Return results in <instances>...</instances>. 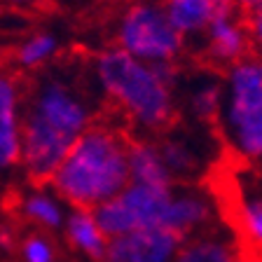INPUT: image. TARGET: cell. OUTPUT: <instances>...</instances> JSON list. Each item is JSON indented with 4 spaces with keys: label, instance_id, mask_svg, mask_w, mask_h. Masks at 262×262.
<instances>
[{
    "label": "cell",
    "instance_id": "5",
    "mask_svg": "<svg viewBox=\"0 0 262 262\" xmlns=\"http://www.w3.org/2000/svg\"><path fill=\"white\" fill-rule=\"evenodd\" d=\"M120 49L145 63L173 61L183 49V35L169 24L162 7L134 5L120 21Z\"/></svg>",
    "mask_w": 262,
    "mask_h": 262
},
{
    "label": "cell",
    "instance_id": "11",
    "mask_svg": "<svg viewBox=\"0 0 262 262\" xmlns=\"http://www.w3.org/2000/svg\"><path fill=\"white\" fill-rule=\"evenodd\" d=\"M129 183L138 185H152V187H173L166 164L159 155L157 143L152 141H129Z\"/></svg>",
    "mask_w": 262,
    "mask_h": 262
},
{
    "label": "cell",
    "instance_id": "17",
    "mask_svg": "<svg viewBox=\"0 0 262 262\" xmlns=\"http://www.w3.org/2000/svg\"><path fill=\"white\" fill-rule=\"evenodd\" d=\"M236 220L241 232L253 246L262 248V194L260 192H246L236 204Z\"/></svg>",
    "mask_w": 262,
    "mask_h": 262
},
{
    "label": "cell",
    "instance_id": "2",
    "mask_svg": "<svg viewBox=\"0 0 262 262\" xmlns=\"http://www.w3.org/2000/svg\"><path fill=\"white\" fill-rule=\"evenodd\" d=\"M129 141L108 124L94 122L66 152L49 187L73 208H94L129 185Z\"/></svg>",
    "mask_w": 262,
    "mask_h": 262
},
{
    "label": "cell",
    "instance_id": "13",
    "mask_svg": "<svg viewBox=\"0 0 262 262\" xmlns=\"http://www.w3.org/2000/svg\"><path fill=\"white\" fill-rule=\"evenodd\" d=\"M229 150L248 164L262 166V110L223 126Z\"/></svg>",
    "mask_w": 262,
    "mask_h": 262
},
{
    "label": "cell",
    "instance_id": "23",
    "mask_svg": "<svg viewBox=\"0 0 262 262\" xmlns=\"http://www.w3.org/2000/svg\"><path fill=\"white\" fill-rule=\"evenodd\" d=\"M234 5H239L244 12H251L255 7H262V0H232Z\"/></svg>",
    "mask_w": 262,
    "mask_h": 262
},
{
    "label": "cell",
    "instance_id": "14",
    "mask_svg": "<svg viewBox=\"0 0 262 262\" xmlns=\"http://www.w3.org/2000/svg\"><path fill=\"white\" fill-rule=\"evenodd\" d=\"M21 215L28 223L38 225L40 229L54 232V229H63V220H66V208L63 202L54 192L47 190H31L19 204Z\"/></svg>",
    "mask_w": 262,
    "mask_h": 262
},
{
    "label": "cell",
    "instance_id": "1",
    "mask_svg": "<svg viewBox=\"0 0 262 262\" xmlns=\"http://www.w3.org/2000/svg\"><path fill=\"white\" fill-rule=\"evenodd\" d=\"M94 122L89 98L68 77L49 75L21 96L19 166L33 185H49L66 152Z\"/></svg>",
    "mask_w": 262,
    "mask_h": 262
},
{
    "label": "cell",
    "instance_id": "24",
    "mask_svg": "<svg viewBox=\"0 0 262 262\" xmlns=\"http://www.w3.org/2000/svg\"><path fill=\"white\" fill-rule=\"evenodd\" d=\"M213 5L215 7H223V5H234V3H232V0H211Z\"/></svg>",
    "mask_w": 262,
    "mask_h": 262
},
{
    "label": "cell",
    "instance_id": "20",
    "mask_svg": "<svg viewBox=\"0 0 262 262\" xmlns=\"http://www.w3.org/2000/svg\"><path fill=\"white\" fill-rule=\"evenodd\" d=\"M220 103H223V89H220L218 84H204V87L196 89L194 98H192L194 115L202 117V120H213V117H218Z\"/></svg>",
    "mask_w": 262,
    "mask_h": 262
},
{
    "label": "cell",
    "instance_id": "10",
    "mask_svg": "<svg viewBox=\"0 0 262 262\" xmlns=\"http://www.w3.org/2000/svg\"><path fill=\"white\" fill-rule=\"evenodd\" d=\"M173 262H244V255L227 232L208 227L183 241Z\"/></svg>",
    "mask_w": 262,
    "mask_h": 262
},
{
    "label": "cell",
    "instance_id": "22",
    "mask_svg": "<svg viewBox=\"0 0 262 262\" xmlns=\"http://www.w3.org/2000/svg\"><path fill=\"white\" fill-rule=\"evenodd\" d=\"M16 246V234L10 225H0V251H12Z\"/></svg>",
    "mask_w": 262,
    "mask_h": 262
},
{
    "label": "cell",
    "instance_id": "12",
    "mask_svg": "<svg viewBox=\"0 0 262 262\" xmlns=\"http://www.w3.org/2000/svg\"><path fill=\"white\" fill-rule=\"evenodd\" d=\"M63 232L68 236V241L73 244V248H77L80 253H84L92 260H101L108 246V236L101 232L94 211L89 208H73L71 213H66L63 220Z\"/></svg>",
    "mask_w": 262,
    "mask_h": 262
},
{
    "label": "cell",
    "instance_id": "25",
    "mask_svg": "<svg viewBox=\"0 0 262 262\" xmlns=\"http://www.w3.org/2000/svg\"><path fill=\"white\" fill-rule=\"evenodd\" d=\"M10 3H31V0H10Z\"/></svg>",
    "mask_w": 262,
    "mask_h": 262
},
{
    "label": "cell",
    "instance_id": "6",
    "mask_svg": "<svg viewBox=\"0 0 262 262\" xmlns=\"http://www.w3.org/2000/svg\"><path fill=\"white\" fill-rule=\"evenodd\" d=\"M180 244L183 239L162 225L141 227L108 239L105 253L98 262H173Z\"/></svg>",
    "mask_w": 262,
    "mask_h": 262
},
{
    "label": "cell",
    "instance_id": "3",
    "mask_svg": "<svg viewBox=\"0 0 262 262\" xmlns=\"http://www.w3.org/2000/svg\"><path fill=\"white\" fill-rule=\"evenodd\" d=\"M98 84L117 108L141 129L159 131L173 117V89L155 75L152 66L122 52L105 49L96 59Z\"/></svg>",
    "mask_w": 262,
    "mask_h": 262
},
{
    "label": "cell",
    "instance_id": "19",
    "mask_svg": "<svg viewBox=\"0 0 262 262\" xmlns=\"http://www.w3.org/2000/svg\"><path fill=\"white\" fill-rule=\"evenodd\" d=\"M21 262H56V246L45 232H33L19 241Z\"/></svg>",
    "mask_w": 262,
    "mask_h": 262
},
{
    "label": "cell",
    "instance_id": "8",
    "mask_svg": "<svg viewBox=\"0 0 262 262\" xmlns=\"http://www.w3.org/2000/svg\"><path fill=\"white\" fill-rule=\"evenodd\" d=\"M21 157V92L0 75V173L16 169Z\"/></svg>",
    "mask_w": 262,
    "mask_h": 262
},
{
    "label": "cell",
    "instance_id": "16",
    "mask_svg": "<svg viewBox=\"0 0 262 262\" xmlns=\"http://www.w3.org/2000/svg\"><path fill=\"white\" fill-rule=\"evenodd\" d=\"M157 147L173 183L178 178H190L199 169V157H196L194 147L187 141H183V138H173V136L164 138L162 143H157Z\"/></svg>",
    "mask_w": 262,
    "mask_h": 262
},
{
    "label": "cell",
    "instance_id": "7",
    "mask_svg": "<svg viewBox=\"0 0 262 262\" xmlns=\"http://www.w3.org/2000/svg\"><path fill=\"white\" fill-rule=\"evenodd\" d=\"M213 213H215V206H213L208 194H204L199 190H185V187L176 190L173 187L169 206L164 211L162 227L176 232L180 239L185 241L211 227Z\"/></svg>",
    "mask_w": 262,
    "mask_h": 262
},
{
    "label": "cell",
    "instance_id": "9",
    "mask_svg": "<svg viewBox=\"0 0 262 262\" xmlns=\"http://www.w3.org/2000/svg\"><path fill=\"white\" fill-rule=\"evenodd\" d=\"M208 33V49L215 61L223 63H234L244 59L248 52V33L246 26L234 16V5L215 7V14L206 26Z\"/></svg>",
    "mask_w": 262,
    "mask_h": 262
},
{
    "label": "cell",
    "instance_id": "21",
    "mask_svg": "<svg viewBox=\"0 0 262 262\" xmlns=\"http://www.w3.org/2000/svg\"><path fill=\"white\" fill-rule=\"evenodd\" d=\"M244 26H246V33H248V40L262 52V7H255V10L246 12Z\"/></svg>",
    "mask_w": 262,
    "mask_h": 262
},
{
    "label": "cell",
    "instance_id": "4",
    "mask_svg": "<svg viewBox=\"0 0 262 262\" xmlns=\"http://www.w3.org/2000/svg\"><path fill=\"white\" fill-rule=\"evenodd\" d=\"M173 187H152L129 183L120 194L98 204L94 218L108 239L129 234L141 227H157L164 220V211L169 206Z\"/></svg>",
    "mask_w": 262,
    "mask_h": 262
},
{
    "label": "cell",
    "instance_id": "15",
    "mask_svg": "<svg viewBox=\"0 0 262 262\" xmlns=\"http://www.w3.org/2000/svg\"><path fill=\"white\" fill-rule=\"evenodd\" d=\"M162 10L180 35L206 31L208 21L215 14V5L211 0H166Z\"/></svg>",
    "mask_w": 262,
    "mask_h": 262
},
{
    "label": "cell",
    "instance_id": "18",
    "mask_svg": "<svg viewBox=\"0 0 262 262\" xmlns=\"http://www.w3.org/2000/svg\"><path fill=\"white\" fill-rule=\"evenodd\" d=\"M56 47H59V42H56V38L52 33H38V35H33L31 40H26L19 47L16 61L24 68H38V66L47 63L56 54Z\"/></svg>",
    "mask_w": 262,
    "mask_h": 262
}]
</instances>
